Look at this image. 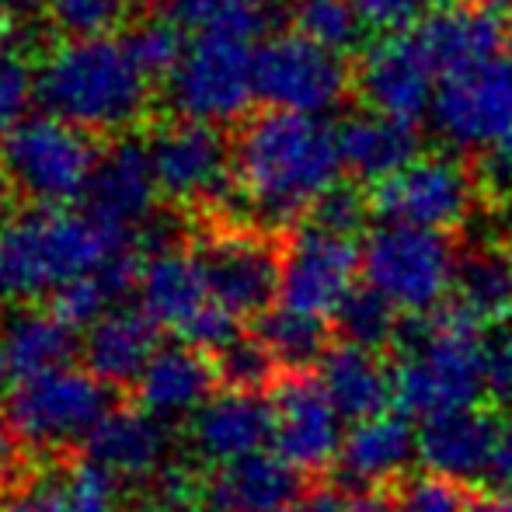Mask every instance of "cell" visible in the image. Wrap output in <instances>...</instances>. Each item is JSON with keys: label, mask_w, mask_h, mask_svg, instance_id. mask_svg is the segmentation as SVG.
I'll return each mask as SVG.
<instances>
[{"label": "cell", "mask_w": 512, "mask_h": 512, "mask_svg": "<svg viewBox=\"0 0 512 512\" xmlns=\"http://www.w3.org/2000/svg\"><path fill=\"white\" fill-rule=\"evenodd\" d=\"M342 171L338 129L321 115L269 108L237 136V192L262 223H293L297 216H310L317 199L342 182Z\"/></svg>", "instance_id": "cell-1"}, {"label": "cell", "mask_w": 512, "mask_h": 512, "mask_svg": "<svg viewBox=\"0 0 512 512\" xmlns=\"http://www.w3.org/2000/svg\"><path fill=\"white\" fill-rule=\"evenodd\" d=\"M394 363V405L408 418L488 405L492 352L485 324L446 300L432 314L401 324Z\"/></svg>", "instance_id": "cell-2"}, {"label": "cell", "mask_w": 512, "mask_h": 512, "mask_svg": "<svg viewBox=\"0 0 512 512\" xmlns=\"http://www.w3.org/2000/svg\"><path fill=\"white\" fill-rule=\"evenodd\" d=\"M129 237L91 213L49 206L0 220V304L53 297L60 286L129 251Z\"/></svg>", "instance_id": "cell-3"}, {"label": "cell", "mask_w": 512, "mask_h": 512, "mask_svg": "<svg viewBox=\"0 0 512 512\" xmlns=\"http://www.w3.org/2000/svg\"><path fill=\"white\" fill-rule=\"evenodd\" d=\"M39 102L49 115L88 133H122L150 102V77L126 39H67L39 67Z\"/></svg>", "instance_id": "cell-4"}, {"label": "cell", "mask_w": 512, "mask_h": 512, "mask_svg": "<svg viewBox=\"0 0 512 512\" xmlns=\"http://www.w3.org/2000/svg\"><path fill=\"white\" fill-rule=\"evenodd\" d=\"M95 133L56 115H35L0 140V164L11 185L39 206H63L88 196V185L102 161Z\"/></svg>", "instance_id": "cell-5"}, {"label": "cell", "mask_w": 512, "mask_h": 512, "mask_svg": "<svg viewBox=\"0 0 512 512\" xmlns=\"http://www.w3.org/2000/svg\"><path fill=\"white\" fill-rule=\"evenodd\" d=\"M457 258L450 234L384 223L363 244V279L401 314L422 317L450 300Z\"/></svg>", "instance_id": "cell-6"}, {"label": "cell", "mask_w": 512, "mask_h": 512, "mask_svg": "<svg viewBox=\"0 0 512 512\" xmlns=\"http://www.w3.org/2000/svg\"><path fill=\"white\" fill-rule=\"evenodd\" d=\"M140 300L143 310L161 324L164 331L185 345L203 352H220L230 338H237V317L230 314L209 290L199 251L182 244H157L154 255L143 262L140 272Z\"/></svg>", "instance_id": "cell-7"}, {"label": "cell", "mask_w": 512, "mask_h": 512, "mask_svg": "<svg viewBox=\"0 0 512 512\" xmlns=\"http://www.w3.org/2000/svg\"><path fill=\"white\" fill-rule=\"evenodd\" d=\"M115 387L102 384L84 366H56L39 377L14 380L4 401V415L25 446L56 450V446L81 443L98 422L112 411Z\"/></svg>", "instance_id": "cell-8"}, {"label": "cell", "mask_w": 512, "mask_h": 512, "mask_svg": "<svg viewBox=\"0 0 512 512\" xmlns=\"http://www.w3.org/2000/svg\"><path fill=\"white\" fill-rule=\"evenodd\" d=\"M255 42L227 32H199L189 53L168 77V98L182 119L237 122L258 98L255 88Z\"/></svg>", "instance_id": "cell-9"}, {"label": "cell", "mask_w": 512, "mask_h": 512, "mask_svg": "<svg viewBox=\"0 0 512 512\" xmlns=\"http://www.w3.org/2000/svg\"><path fill=\"white\" fill-rule=\"evenodd\" d=\"M352 84L342 53H331L300 32L272 35L255 53V88L269 108L324 115L345 102Z\"/></svg>", "instance_id": "cell-10"}, {"label": "cell", "mask_w": 512, "mask_h": 512, "mask_svg": "<svg viewBox=\"0 0 512 512\" xmlns=\"http://www.w3.org/2000/svg\"><path fill=\"white\" fill-rule=\"evenodd\" d=\"M481 185L450 154H418L394 178L373 185L370 203L384 223H408L450 234L471 216Z\"/></svg>", "instance_id": "cell-11"}, {"label": "cell", "mask_w": 512, "mask_h": 512, "mask_svg": "<svg viewBox=\"0 0 512 512\" xmlns=\"http://www.w3.org/2000/svg\"><path fill=\"white\" fill-rule=\"evenodd\" d=\"M157 189L178 206L216 209L237 192L234 150L209 122L182 119L150 140Z\"/></svg>", "instance_id": "cell-12"}, {"label": "cell", "mask_w": 512, "mask_h": 512, "mask_svg": "<svg viewBox=\"0 0 512 512\" xmlns=\"http://www.w3.org/2000/svg\"><path fill=\"white\" fill-rule=\"evenodd\" d=\"M359 272H363V248L356 244V237L304 223L300 230H293L283 248L279 304L328 321L359 290Z\"/></svg>", "instance_id": "cell-13"}, {"label": "cell", "mask_w": 512, "mask_h": 512, "mask_svg": "<svg viewBox=\"0 0 512 512\" xmlns=\"http://www.w3.org/2000/svg\"><path fill=\"white\" fill-rule=\"evenodd\" d=\"M432 122L443 140L457 150L485 154L512 126V63L495 56L485 63L450 70L439 77Z\"/></svg>", "instance_id": "cell-14"}, {"label": "cell", "mask_w": 512, "mask_h": 512, "mask_svg": "<svg viewBox=\"0 0 512 512\" xmlns=\"http://www.w3.org/2000/svg\"><path fill=\"white\" fill-rule=\"evenodd\" d=\"M209 290L230 314L262 317L279 300L283 283V251L269 234L255 227L216 230L199 248Z\"/></svg>", "instance_id": "cell-15"}, {"label": "cell", "mask_w": 512, "mask_h": 512, "mask_svg": "<svg viewBox=\"0 0 512 512\" xmlns=\"http://www.w3.org/2000/svg\"><path fill=\"white\" fill-rule=\"evenodd\" d=\"M276 405V436L272 446L300 474L321 478L335 471L342 453V415L331 405L324 384L314 373H283L272 387Z\"/></svg>", "instance_id": "cell-16"}, {"label": "cell", "mask_w": 512, "mask_h": 512, "mask_svg": "<svg viewBox=\"0 0 512 512\" xmlns=\"http://www.w3.org/2000/svg\"><path fill=\"white\" fill-rule=\"evenodd\" d=\"M436 63L418 32H391L363 49L356 67V88L373 112L418 122L436 102Z\"/></svg>", "instance_id": "cell-17"}, {"label": "cell", "mask_w": 512, "mask_h": 512, "mask_svg": "<svg viewBox=\"0 0 512 512\" xmlns=\"http://www.w3.org/2000/svg\"><path fill=\"white\" fill-rule=\"evenodd\" d=\"M276 436V405L272 394L230 391L220 387L196 415L189 418V446L203 464L227 467L251 453H262Z\"/></svg>", "instance_id": "cell-18"}, {"label": "cell", "mask_w": 512, "mask_h": 512, "mask_svg": "<svg viewBox=\"0 0 512 512\" xmlns=\"http://www.w3.org/2000/svg\"><path fill=\"white\" fill-rule=\"evenodd\" d=\"M495 436H499V415L485 405L432 415L418 429V460L429 474L481 492L495 453Z\"/></svg>", "instance_id": "cell-19"}, {"label": "cell", "mask_w": 512, "mask_h": 512, "mask_svg": "<svg viewBox=\"0 0 512 512\" xmlns=\"http://www.w3.org/2000/svg\"><path fill=\"white\" fill-rule=\"evenodd\" d=\"M84 457L98 460L122 485H147L171 460V422L147 408H112L84 439Z\"/></svg>", "instance_id": "cell-20"}, {"label": "cell", "mask_w": 512, "mask_h": 512, "mask_svg": "<svg viewBox=\"0 0 512 512\" xmlns=\"http://www.w3.org/2000/svg\"><path fill=\"white\" fill-rule=\"evenodd\" d=\"M418 460V429H411L408 415L384 411V415L352 422L338 453V478L359 488H394L408 478Z\"/></svg>", "instance_id": "cell-21"}, {"label": "cell", "mask_w": 512, "mask_h": 512, "mask_svg": "<svg viewBox=\"0 0 512 512\" xmlns=\"http://www.w3.org/2000/svg\"><path fill=\"white\" fill-rule=\"evenodd\" d=\"M157 175L150 161V143L115 140L102 150V161L88 185V213L115 230L133 234V227L147 223L157 203Z\"/></svg>", "instance_id": "cell-22"}, {"label": "cell", "mask_w": 512, "mask_h": 512, "mask_svg": "<svg viewBox=\"0 0 512 512\" xmlns=\"http://www.w3.org/2000/svg\"><path fill=\"white\" fill-rule=\"evenodd\" d=\"M161 352V324L143 307H115L84 331L81 359L108 387H136Z\"/></svg>", "instance_id": "cell-23"}, {"label": "cell", "mask_w": 512, "mask_h": 512, "mask_svg": "<svg viewBox=\"0 0 512 512\" xmlns=\"http://www.w3.org/2000/svg\"><path fill=\"white\" fill-rule=\"evenodd\" d=\"M133 391L140 408L164 422H175V418L196 415L220 391V373L213 356L196 345H161Z\"/></svg>", "instance_id": "cell-24"}, {"label": "cell", "mask_w": 512, "mask_h": 512, "mask_svg": "<svg viewBox=\"0 0 512 512\" xmlns=\"http://www.w3.org/2000/svg\"><path fill=\"white\" fill-rule=\"evenodd\" d=\"M304 492L307 474L279 453L262 450L209 471L206 512H279Z\"/></svg>", "instance_id": "cell-25"}, {"label": "cell", "mask_w": 512, "mask_h": 512, "mask_svg": "<svg viewBox=\"0 0 512 512\" xmlns=\"http://www.w3.org/2000/svg\"><path fill=\"white\" fill-rule=\"evenodd\" d=\"M338 147H342L345 171L359 182L380 185L408 168L418 157V122L394 119L384 112H359L338 126Z\"/></svg>", "instance_id": "cell-26"}, {"label": "cell", "mask_w": 512, "mask_h": 512, "mask_svg": "<svg viewBox=\"0 0 512 512\" xmlns=\"http://www.w3.org/2000/svg\"><path fill=\"white\" fill-rule=\"evenodd\" d=\"M317 380L324 384L338 415L349 422L384 415L394 405V366H387L380 352L359 345H331L317 366Z\"/></svg>", "instance_id": "cell-27"}, {"label": "cell", "mask_w": 512, "mask_h": 512, "mask_svg": "<svg viewBox=\"0 0 512 512\" xmlns=\"http://www.w3.org/2000/svg\"><path fill=\"white\" fill-rule=\"evenodd\" d=\"M502 21L485 14L481 7H439L418 28V39L429 49L432 63H436L439 77L450 74V70L471 67V63L495 60L502 53Z\"/></svg>", "instance_id": "cell-28"}, {"label": "cell", "mask_w": 512, "mask_h": 512, "mask_svg": "<svg viewBox=\"0 0 512 512\" xmlns=\"http://www.w3.org/2000/svg\"><path fill=\"white\" fill-rule=\"evenodd\" d=\"M0 352L11 380L39 377L74 356V328L63 324L53 310L18 307L0 324Z\"/></svg>", "instance_id": "cell-29"}, {"label": "cell", "mask_w": 512, "mask_h": 512, "mask_svg": "<svg viewBox=\"0 0 512 512\" xmlns=\"http://www.w3.org/2000/svg\"><path fill=\"white\" fill-rule=\"evenodd\" d=\"M450 304L492 328L512 317V248L499 241H485L467 248L457 258Z\"/></svg>", "instance_id": "cell-30"}, {"label": "cell", "mask_w": 512, "mask_h": 512, "mask_svg": "<svg viewBox=\"0 0 512 512\" xmlns=\"http://www.w3.org/2000/svg\"><path fill=\"white\" fill-rule=\"evenodd\" d=\"M255 335L276 356L283 373H310L314 366H321V359L331 349V331L321 317L300 314L283 304L255 317Z\"/></svg>", "instance_id": "cell-31"}, {"label": "cell", "mask_w": 512, "mask_h": 512, "mask_svg": "<svg viewBox=\"0 0 512 512\" xmlns=\"http://www.w3.org/2000/svg\"><path fill=\"white\" fill-rule=\"evenodd\" d=\"M335 335L345 345H359V349L384 352L398 345L401 338V310L387 297H380L373 286H359L349 300L342 304L335 317Z\"/></svg>", "instance_id": "cell-32"}, {"label": "cell", "mask_w": 512, "mask_h": 512, "mask_svg": "<svg viewBox=\"0 0 512 512\" xmlns=\"http://www.w3.org/2000/svg\"><path fill=\"white\" fill-rule=\"evenodd\" d=\"M293 32L331 53H349L363 39V18L352 0H290Z\"/></svg>", "instance_id": "cell-33"}, {"label": "cell", "mask_w": 512, "mask_h": 512, "mask_svg": "<svg viewBox=\"0 0 512 512\" xmlns=\"http://www.w3.org/2000/svg\"><path fill=\"white\" fill-rule=\"evenodd\" d=\"M216 373H220V387L230 391H272L283 377L276 356L265 349L262 338L251 331V335H237L223 345L220 352H213Z\"/></svg>", "instance_id": "cell-34"}, {"label": "cell", "mask_w": 512, "mask_h": 512, "mask_svg": "<svg viewBox=\"0 0 512 512\" xmlns=\"http://www.w3.org/2000/svg\"><path fill=\"white\" fill-rule=\"evenodd\" d=\"M126 49L147 77H171L189 53V42H185V28L171 14H161V18L136 21L126 35Z\"/></svg>", "instance_id": "cell-35"}, {"label": "cell", "mask_w": 512, "mask_h": 512, "mask_svg": "<svg viewBox=\"0 0 512 512\" xmlns=\"http://www.w3.org/2000/svg\"><path fill=\"white\" fill-rule=\"evenodd\" d=\"M398 512H481L485 495L471 485L439 478V474H408L391 488Z\"/></svg>", "instance_id": "cell-36"}, {"label": "cell", "mask_w": 512, "mask_h": 512, "mask_svg": "<svg viewBox=\"0 0 512 512\" xmlns=\"http://www.w3.org/2000/svg\"><path fill=\"white\" fill-rule=\"evenodd\" d=\"M60 492L74 502L77 512H119L122 509V481L98 460L81 457L67 460L53 471Z\"/></svg>", "instance_id": "cell-37"}, {"label": "cell", "mask_w": 512, "mask_h": 512, "mask_svg": "<svg viewBox=\"0 0 512 512\" xmlns=\"http://www.w3.org/2000/svg\"><path fill=\"white\" fill-rule=\"evenodd\" d=\"M46 18L67 39L112 35L126 21L115 0H46Z\"/></svg>", "instance_id": "cell-38"}, {"label": "cell", "mask_w": 512, "mask_h": 512, "mask_svg": "<svg viewBox=\"0 0 512 512\" xmlns=\"http://www.w3.org/2000/svg\"><path fill=\"white\" fill-rule=\"evenodd\" d=\"M35 98H39V70H32V63L18 49H0V140L28 119Z\"/></svg>", "instance_id": "cell-39"}, {"label": "cell", "mask_w": 512, "mask_h": 512, "mask_svg": "<svg viewBox=\"0 0 512 512\" xmlns=\"http://www.w3.org/2000/svg\"><path fill=\"white\" fill-rule=\"evenodd\" d=\"M370 213H373V203H370V196H366V192L338 182L328 196L317 199V206L310 209L307 223L331 230V234L356 237L359 230L366 227V216H370Z\"/></svg>", "instance_id": "cell-40"}, {"label": "cell", "mask_w": 512, "mask_h": 512, "mask_svg": "<svg viewBox=\"0 0 512 512\" xmlns=\"http://www.w3.org/2000/svg\"><path fill=\"white\" fill-rule=\"evenodd\" d=\"M0 512H77V509L60 492L53 471H49V478H25L11 492L0 495Z\"/></svg>", "instance_id": "cell-41"}, {"label": "cell", "mask_w": 512, "mask_h": 512, "mask_svg": "<svg viewBox=\"0 0 512 512\" xmlns=\"http://www.w3.org/2000/svg\"><path fill=\"white\" fill-rule=\"evenodd\" d=\"M481 495L495 502H512V405L506 415H499V436H495V453Z\"/></svg>", "instance_id": "cell-42"}, {"label": "cell", "mask_w": 512, "mask_h": 512, "mask_svg": "<svg viewBox=\"0 0 512 512\" xmlns=\"http://www.w3.org/2000/svg\"><path fill=\"white\" fill-rule=\"evenodd\" d=\"M363 18L366 28H377V32H405L411 21H418V14L425 11V0H352Z\"/></svg>", "instance_id": "cell-43"}, {"label": "cell", "mask_w": 512, "mask_h": 512, "mask_svg": "<svg viewBox=\"0 0 512 512\" xmlns=\"http://www.w3.org/2000/svg\"><path fill=\"white\" fill-rule=\"evenodd\" d=\"M478 185L485 196H512V126L485 150L478 168Z\"/></svg>", "instance_id": "cell-44"}, {"label": "cell", "mask_w": 512, "mask_h": 512, "mask_svg": "<svg viewBox=\"0 0 512 512\" xmlns=\"http://www.w3.org/2000/svg\"><path fill=\"white\" fill-rule=\"evenodd\" d=\"M21 446L25 443H21L11 418L0 408V495L25 481V453H21Z\"/></svg>", "instance_id": "cell-45"}, {"label": "cell", "mask_w": 512, "mask_h": 512, "mask_svg": "<svg viewBox=\"0 0 512 512\" xmlns=\"http://www.w3.org/2000/svg\"><path fill=\"white\" fill-rule=\"evenodd\" d=\"M279 512H345V492L328 485L307 488L300 499H293L290 506H283Z\"/></svg>", "instance_id": "cell-46"}, {"label": "cell", "mask_w": 512, "mask_h": 512, "mask_svg": "<svg viewBox=\"0 0 512 512\" xmlns=\"http://www.w3.org/2000/svg\"><path fill=\"white\" fill-rule=\"evenodd\" d=\"M345 512H398L391 488H359L345 495Z\"/></svg>", "instance_id": "cell-47"}, {"label": "cell", "mask_w": 512, "mask_h": 512, "mask_svg": "<svg viewBox=\"0 0 512 512\" xmlns=\"http://www.w3.org/2000/svg\"><path fill=\"white\" fill-rule=\"evenodd\" d=\"M474 7H481L485 14L499 18L502 25H512V0H474Z\"/></svg>", "instance_id": "cell-48"}, {"label": "cell", "mask_w": 512, "mask_h": 512, "mask_svg": "<svg viewBox=\"0 0 512 512\" xmlns=\"http://www.w3.org/2000/svg\"><path fill=\"white\" fill-rule=\"evenodd\" d=\"M499 356H502V370H506L509 391H512V335L506 338V342H499Z\"/></svg>", "instance_id": "cell-49"}, {"label": "cell", "mask_w": 512, "mask_h": 512, "mask_svg": "<svg viewBox=\"0 0 512 512\" xmlns=\"http://www.w3.org/2000/svg\"><path fill=\"white\" fill-rule=\"evenodd\" d=\"M115 4H119V11L129 18V14H136V11H147L154 0H115Z\"/></svg>", "instance_id": "cell-50"}, {"label": "cell", "mask_w": 512, "mask_h": 512, "mask_svg": "<svg viewBox=\"0 0 512 512\" xmlns=\"http://www.w3.org/2000/svg\"><path fill=\"white\" fill-rule=\"evenodd\" d=\"M11 178H7V171H4V164H0V213L7 209V199H11Z\"/></svg>", "instance_id": "cell-51"}, {"label": "cell", "mask_w": 512, "mask_h": 512, "mask_svg": "<svg viewBox=\"0 0 512 512\" xmlns=\"http://www.w3.org/2000/svg\"><path fill=\"white\" fill-rule=\"evenodd\" d=\"M481 512H512V502H495V499H485Z\"/></svg>", "instance_id": "cell-52"}, {"label": "cell", "mask_w": 512, "mask_h": 512, "mask_svg": "<svg viewBox=\"0 0 512 512\" xmlns=\"http://www.w3.org/2000/svg\"><path fill=\"white\" fill-rule=\"evenodd\" d=\"M425 4L436 7V11H439V7H453V4H457V0H425Z\"/></svg>", "instance_id": "cell-53"}, {"label": "cell", "mask_w": 512, "mask_h": 512, "mask_svg": "<svg viewBox=\"0 0 512 512\" xmlns=\"http://www.w3.org/2000/svg\"><path fill=\"white\" fill-rule=\"evenodd\" d=\"M7 377V366H4V352H0V380Z\"/></svg>", "instance_id": "cell-54"}, {"label": "cell", "mask_w": 512, "mask_h": 512, "mask_svg": "<svg viewBox=\"0 0 512 512\" xmlns=\"http://www.w3.org/2000/svg\"><path fill=\"white\" fill-rule=\"evenodd\" d=\"M509 63H512V39H509Z\"/></svg>", "instance_id": "cell-55"}, {"label": "cell", "mask_w": 512, "mask_h": 512, "mask_svg": "<svg viewBox=\"0 0 512 512\" xmlns=\"http://www.w3.org/2000/svg\"><path fill=\"white\" fill-rule=\"evenodd\" d=\"M258 4H265V0H258Z\"/></svg>", "instance_id": "cell-56"}]
</instances>
